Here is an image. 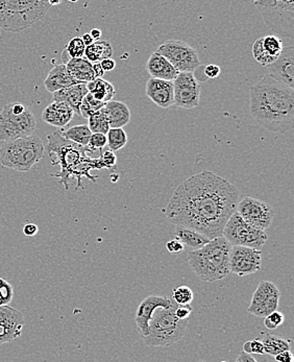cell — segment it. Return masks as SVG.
<instances>
[{
  "instance_id": "3957f363",
  "label": "cell",
  "mask_w": 294,
  "mask_h": 362,
  "mask_svg": "<svg viewBox=\"0 0 294 362\" xmlns=\"http://www.w3.org/2000/svg\"><path fill=\"white\" fill-rule=\"evenodd\" d=\"M48 155L52 160V165H60V173H54V177H60V184L68 190V181L70 177L78 179V187H81V179L88 177L95 182V177H91L90 170H102V164L100 158L91 159L87 153H92L88 146H81L74 142L66 140L61 135V132H54L47 136Z\"/></svg>"
},
{
  "instance_id": "d6a6232c",
  "label": "cell",
  "mask_w": 294,
  "mask_h": 362,
  "mask_svg": "<svg viewBox=\"0 0 294 362\" xmlns=\"http://www.w3.org/2000/svg\"><path fill=\"white\" fill-rule=\"evenodd\" d=\"M262 46L263 49L266 52V54L271 56V58H274V60H276L280 57V54H282L283 48H284L282 40L278 36H274V35L263 37Z\"/></svg>"
},
{
  "instance_id": "7bdbcfd3",
  "label": "cell",
  "mask_w": 294,
  "mask_h": 362,
  "mask_svg": "<svg viewBox=\"0 0 294 362\" xmlns=\"http://www.w3.org/2000/svg\"><path fill=\"white\" fill-rule=\"evenodd\" d=\"M166 249H167L169 253L177 255V254L183 253L185 245L179 239H171V240L166 243Z\"/></svg>"
},
{
  "instance_id": "b9f144b4",
  "label": "cell",
  "mask_w": 294,
  "mask_h": 362,
  "mask_svg": "<svg viewBox=\"0 0 294 362\" xmlns=\"http://www.w3.org/2000/svg\"><path fill=\"white\" fill-rule=\"evenodd\" d=\"M192 313V307L191 305H177L175 306V315L179 320H189Z\"/></svg>"
},
{
  "instance_id": "52a82bcc",
  "label": "cell",
  "mask_w": 294,
  "mask_h": 362,
  "mask_svg": "<svg viewBox=\"0 0 294 362\" xmlns=\"http://www.w3.org/2000/svg\"><path fill=\"white\" fill-rule=\"evenodd\" d=\"M175 303L169 308H158L149 322L148 335L143 339L147 346H169L181 341L187 330L188 320H179L175 315Z\"/></svg>"
},
{
  "instance_id": "c3c4849f",
  "label": "cell",
  "mask_w": 294,
  "mask_h": 362,
  "mask_svg": "<svg viewBox=\"0 0 294 362\" xmlns=\"http://www.w3.org/2000/svg\"><path fill=\"white\" fill-rule=\"evenodd\" d=\"M100 64L102 66V70H104L105 72L112 71V70L115 69L116 67V62L112 58L102 60Z\"/></svg>"
},
{
  "instance_id": "f1b7e54d",
  "label": "cell",
  "mask_w": 294,
  "mask_h": 362,
  "mask_svg": "<svg viewBox=\"0 0 294 362\" xmlns=\"http://www.w3.org/2000/svg\"><path fill=\"white\" fill-rule=\"evenodd\" d=\"M260 341H262L263 346H264L265 354L271 355V356H276L284 351H290V339H282L278 335L262 333Z\"/></svg>"
},
{
  "instance_id": "4fadbf2b",
  "label": "cell",
  "mask_w": 294,
  "mask_h": 362,
  "mask_svg": "<svg viewBox=\"0 0 294 362\" xmlns=\"http://www.w3.org/2000/svg\"><path fill=\"white\" fill-rule=\"evenodd\" d=\"M201 84L192 72H182L173 81L175 106L182 109H194L201 100Z\"/></svg>"
},
{
  "instance_id": "ab89813d",
  "label": "cell",
  "mask_w": 294,
  "mask_h": 362,
  "mask_svg": "<svg viewBox=\"0 0 294 362\" xmlns=\"http://www.w3.org/2000/svg\"><path fill=\"white\" fill-rule=\"evenodd\" d=\"M243 352L247 354H258L264 355V346H263L262 341L260 339H254V341H249L245 342L243 344Z\"/></svg>"
},
{
  "instance_id": "7c38bea8",
  "label": "cell",
  "mask_w": 294,
  "mask_h": 362,
  "mask_svg": "<svg viewBox=\"0 0 294 362\" xmlns=\"http://www.w3.org/2000/svg\"><path fill=\"white\" fill-rule=\"evenodd\" d=\"M236 212L247 223H251L254 227L263 231L269 229L273 225L274 214L273 207L260 199L251 197H243L238 202Z\"/></svg>"
},
{
  "instance_id": "ee69618b",
  "label": "cell",
  "mask_w": 294,
  "mask_h": 362,
  "mask_svg": "<svg viewBox=\"0 0 294 362\" xmlns=\"http://www.w3.org/2000/svg\"><path fill=\"white\" fill-rule=\"evenodd\" d=\"M100 161H102L104 168H113L116 163H117V158L111 151H105L102 158H100Z\"/></svg>"
},
{
  "instance_id": "11a10c76",
  "label": "cell",
  "mask_w": 294,
  "mask_h": 362,
  "mask_svg": "<svg viewBox=\"0 0 294 362\" xmlns=\"http://www.w3.org/2000/svg\"><path fill=\"white\" fill-rule=\"evenodd\" d=\"M50 6H58L61 4V1H49Z\"/></svg>"
},
{
  "instance_id": "8992f818",
  "label": "cell",
  "mask_w": 294,
  "mask_h": 362,
  "mask_svg": "<svg viewBox=\"0 0 294 362\" xmlns=\"http://www.w3.org/2000/svg\"><path fill=\"white\" fill-rule=\"evenodd\" d=\"M43 156L42 140L36 135L4 142L0 148L1 165L21 173L32 170Z\"/></svg>"
},
{
  "instance_id": "30bf717a",
  "label": "cell",
  "mask_w": 294,
  "mask_h": 362,
  "mask_svg": "<svg viewBox=\"0 0 294 362\" xmlns=\"http://www.w3.org/2000/svg\"><path fill=\"white\" fill-rule=\"evenodd\" d=\"M223 237L232 247L261 250L267 241L266 232L247 223L237 212L225 223Z\"/></svg>"
},
{
  "instance_id": "f907efd6",
  "label": "cell",
  "mask_w": 294,
  "mask_h": 362,
  "mask_svg": "<svg viewBox=\"0 0 294 362\" xmlns=\"http://www.w3.org/2000/svg\"><path fill=\"white\" fill-rule=\"evenodd\" d=\"M94 74H95L96 78H102L105 76V71L102 70V66L100 63H95L93 64Z\"/></svg>"
},
{
  "instance_id": "60d3db41",
  "label": "cell",
  "mask_w": 294,
  "mask_h": 362,
  "mask_svg": "<svg viewBox=\"0 0 294 362\" xmlns=\"http://www.w3.org/2000/svg\"><path fill=\"white\" fill-rule=\"evenodd\" d=\"M107 146V135L104 134H92L90 137L88 148L91 149L92 151L95 149H102Z\"/></svg>"
},
{
  "instance_id": "816d5d0a",
  "label": "cell",
  "mask_w": 294,
  "mask_h": 362,
  "mask_svg": "<svg viewBox=\"0 0 294 362\" xmlns=\"http://www.w3.org/2000/svg\"><path fill=\"white\" fill-rule=\"evenodd\" d=\"M89 34L94 41L100 40V37H102V32H100V30H98V28H93V30H92L91 32L89 33Z\"/></svg>"
},
{
  "instance_id": "d6986e66",
  "label": "cell",
  "mask_w": 294,
  "mask_h": 362,
  "mask_svg": "<svg viewBox=\"0 0 294 362\" xmlns=\"http://www.w3.org/2000/svg\"><path fill=\"white\" fill-rule=\"evenodd\" d=\"M146 92V95L158 107L169 109V107L175 106L173 82L151 78L147 81Z\"/></svg>"
},
{
  "instance_id": "836d02e7",
  "label": "cell",
  "mask_w": 294,
  "mask_h": 362,
  "mask_svg": "<svg viewBox=\"0 0 294 362\" xmlns=\"http://www.w3.org/2000/svg\"><path fill=\"white\" fill-rule=\"evenodd\" d=\"M104 106L105 103L95 100L91 94L88 93L83 100L82 105H81V116L84 118H89L96 112L100 111Z\"/></svg>"
},
{
  "instance_id": "4dcf8cb0",
  "label": "cell",
  "mask_w": 294,
  "mask_h": 362,
  "mask_svg": "<svg viewBox=\"0 0 294 362\" xmlns=\"http://www.w3.org/2000/svg\"><path fill=\"white\" fill-rule=\"evenodd\" d=\"M127 144V135L124 129H110L107 134V146L112 153L120 151Z\"/></svg>"
},
{
  "instance_id": "cb8c5ba5",
  "label": "cell",
  "mask_w": 294,
  "mask_h": 362,
  "mask_svg": "<svg viewBox=\"0 0 294 362\" xmlns=\"http://www.w3.org/2000/svg\"><path fill=\"white\" fill-rule=\"evenodd\" d=\"M88 93L89 92H88L87 84H80L54 92L52 93V100L54 102L64 103V104L68 105L71 107L74 114L81 115V105Z\"/></svg>"
},
{
  "instance_id": "6f0895ef",
  "label": "cell",
  "mask_w": 294,
  "mask_h": 362,
  "mask_svg": "<svg viewBox=\"0 0 294 362\" xmlns=\"http://www.w3.org/2000/svg\"><path fill=\"white\" fill-rule=\"evenodd\" d=\"M221 362H227V361H221Z\"/></svg>"
},
{
  "instance_id": "f6af8a7d",
  "label": "cell",
  "mask_w": 294,
  "mask_h": 362,
  "mask_svg": "<svg viewBox=\"0 0 294 362\" xmlns=\"http://www.w3.org/2000/svg\"><path fill=\"white\" fill-rule=\"evenodd\" d=\"M204 74L206 76V80L208 78H215L220 74V67L217 65L204 66Z\"/></svg>"
},
{
  "instance_id": "484cf974",
  "label": "cell",
  "mask_w": 294,
  "mask_h": 362,
  "mask_svg": "<svg viewBox=\"0 0 294 362\" xmlns=\"http://www.w3.org/2000/svg\"><path fill=\"white\" fill-rule=\"evenodd\" d=\"M175 238L179 239L184 245H187L192 251L201 249L211 240L205 235L183 227H175Z\"/></svg>"
},
{
  "instance_id": "d590c367",
  "label": "cell",
  "mask_w": 294,
  "mask_h": 362,
  "mask_svg": "<svg viewBox=\"0 0 294 362\" xmlns=\"http://www.w3.org/2000/svg\"><path fill=\"white\" fill-rule=\"evenodd\" d=\"M193 298L194 295L192 289L185 285L173 288L172 296H171V300L177 305H190Z\"/></svg>"
},
{
  "instance_id": "bcb514c9",
  "label": "cell",
  "mask_w": 294,
  "mask_h": 362,
  "mask_svg": "<svg viewBox=\"0 0 294 362\" xmlns=\"http://www.w3.org/2000/svg\"><path fill=\"white\" fill-rule=\"evenodd\" d=\"M274 362H294V356L291 351H284L274 356Z\"/></svg>"
},
{
  "instance_id": "9c48e42d",
  "label": "cell",
  "mask_w": 294,
  "mask_h": 362,
  "mask_svg": "<svg viewBox=\"0 0 294 362\" xmlns=\"http://www.w3.org/2000/svg\"><path fill=\"white\" fill-rule=\"evenodd\" d=\"M254 4L274 34H280L293 40V0H259Z\"/></svg>"
},
{
  "instance_id": "681fc988",
  "label": "cell",
  "mask_w": 294,
  "mask_h": 362,
  "mask_svg": "<svg viewBox=\"0 0 294 362\" xmlns=\"http://www.w3.org/2000/svg\"><path fill=\"white\" fill-rule=\"evenodd\" d=\"M235 362H258L256 361V359L254 358V357L252 356V355L247 354V353L241 352L240 355H239L238 357H237L236 361Z\"/></svg>"
},
{
  "instance_id": "d4e9b609",
  "label": "cell",
  "mask_w": 294,
  "mask_h": 362,
  "mask_svg": "<svg viewBox=\"0 0 294 362\" xmlns=\"http://www.w3.org/2000/svg\"><path fill=\"white\" fill-rule=\"evenodd\" d=\"M65 66L70 76L78 82L87 84L96 78L93 64L87 59H71Z\"/></svg>"
},
{
  "instance_id": "603a6c76",
  "label": "cell",
  "mask_w": 294,
  "mask_h": 362,
  "mask_svg": "<svg viewBox=\"0 0 294 362\" xmlns=\"http://www.w3.org/2000/svg\"><path fill=\"white\" fill-rule=\"evenodd\" d=\"M102 112L107 117L110 129H122L131 122V111L124 103L116 100L105 103Z\"/></svg>"
},
{
  "instance_id": "9f6ffc18",
  "label": "cell",
  "mask_w": 294,
  "mask_h": 362,
  "mask_svg": "<svg viewBox=\"0 0 294 362\" xmlns=\"http://www.w3.org/2000/svg\"><path fill=\"white\" fill-rule=\"evenodd\" d=\"M197 362H207V361H197Z\"/></svg>"
},
{
  "instance_id": "8d00e7d4",
  "label": "cell",
  "mask_w": 294,
  "mask_h": 362,
  "mask_svg": "<svg viewBox=\"0 0 294 362\" xmlns=\"http://www.w3.org/2000/svg\"><path fill=\"white\" fill-rule=\"evenodd\" d=\"M65 50L71 59L85 58L86 46L80 37L71 39L66 46Z\"/></svg>"
},
{
  "instance_id": "7a4b0ae2",
  "label": "cell",
  "mask_w": 294,
  "mask_h": 362,
  "mask_svg": "<svg viewBox=\"0 0 294 362\" xmlns=\"http://www.w3.org/2000/svg\"><path fill=\"white\" fill-rule=\"evenodd\" d=\"M252 117L265 129L285 134L294 126V89L271 76H263L249 87Z\"/></svg>"
},
{
  "instance_id": "f35d334b",
  "label": "cell",
  "mask_w": 294,
  "mask_h": 362,
  "mask_svg": "<svg viewBox=\"0 0 294 362\" xmlns=\"http://www.w3.org/2000/svg\"><path fill=\"white\" fill-rule=\"evenodd\" d=\"M284 315H283L282 313H280V311L276 310L265 317L264 326L265 328L269 329V330H276V329H278L281 325L284 324Z\"/></svg>"
},
{
  "instance_id": "ac0fdd59",
  "label": "cell",
  "mask_w": 294,
  "mask_h": 362,
  "mask_svg": "<svg viewBox=\"0 0 294 362\" xmlns=\"http://www.w3.org/2000/svg\"><path fill=\"white\" fill-rule=\"evenodd\" d=\"M269 76L281 84L294 88V47L283 48L282 54L269 66Z\"/></svg>"
},
{
  "instance_id": "7dc6e473",
  "label": "cell",
  "mask_w": 294,
  "mask_h": 362,
  "mask_svg": "<svg viewBox=\"0 0 294 362\" xmlns=\"http://www.w3.org/2000/svg\"><path fill=\"white\" fill-rule=\"evenodd\" d=\"M38 226L35 225V223H28V225H25L23 227V234L25 235V236H35V235L38 233Z\"/></svg>"
},
{
  "instance_id": "8fae6325",
  "label": "cell",
  "mask_w": 294,
  "mask_h": 362,
  "mask_svg": "<svg viewBox=\"0 0 294 362\" xmlns=\"http://www.w3.org/2000/svg\"><path fill=\"white\" fill-rule=\"evenodd\" d=\"M158 54L164 57L180 74L192 72L201 67L199 54L194 48L181 40H168L155 50Z\"/></svg>"
},
{
  "instance_id": "6da1fadb",
  "label": "cell",
  "mask_w": 294,
  "mask_h": 362,
  "mask_svg": "<svg viewBox=\"0 0 294 362\" xmlns=\"http://www.w3.org/2000/svg\"><path fill=\"white\" fill-rule=\"evenodd\" d=\"M238 202V189L233 184L205 170L185 180L175 190L165 214L177 227L194 230L212 240L223 236Z\"/></svg>"
},
{
  "instance_id": "277c9868",
  "label": "cell",
  "mask_w": 294,
  "mask_h": 362,
  "mask_svg": "<svg viewBox=\"0 0 294 362\" xmlns=\"http://www.w3.org/2000/svg\"><path fill=\"white\" fill-rule=\"evenodd\" d=\"M232 245L223 236L188 253V262L195 275L205 282H216L229 276Z\"/></svg>"
},
{
  "instance_id": "44dd1931",
  "label": "cell",
  "mask_w": 294,
  "mask_h": 362,
  "mask_svg": "<svg viewBox=\"0 0 294 362\" xmlns=\"http://www.w3.org/2000/svg\"><path fill=\"white\" fill-rule=\"evenodd\" d=\"M74 116V112L68 105L54 102L44 109L42 119L50 126L63 128L71 122Z\"/></svg>"
},
{
  "instance_id": "7402d4cb",
  "label": "cell",
  "mask_w": 294,
  "mask_h": 362,
  "mask_svg": "<svg viewBox=\"0 0 294 362\" xmlns=\"http://www.w3.org/2000/svg\"><path fill=\"white\" fill-rule=\"evenodd\" d=\"M146 70L151 78L173 82L179 76L180 72L173 67L164 57L153 52L146 63Z\"/></svg>"
},
{
  "instance_id": "e0dca14e",
  "label": "cell",
  "mask_w": 294,
  "mask_h": 362,
  "mask_svg": "<svg viewBox=\"0 0 294 362\" xmlns=\"http://www.w3.org/2000/svg\"><path fill=\"white\" fill-rule=\"evenodd\" d=\"M171 298L160 296H148L142 300L136 313L135 322L139 330L142 339H146L149 333V322L153 319V313L158 308H169Z\"/></svg>"
},
{
  "instance_id": "4316f807",
  "label": "cell",
  "mask_w": 294,
  "mask_h": 362,
  "mask_svg": "<svg viewBox=\"0 0 294 362\" xmlns=\"http://www.w3.org/2000/svg\"><path fill=\"white\" fill-rule=\"evenodd\" d=\"M87 89L95 100L105 103V104L111 102L116 94L114 86L104 78H95L92 82L87 83Z\"/></svg>"
},
{
  "instance_id": "e575fe53",
  "label": "cell",
  "mask_w": 294,
  "mask_h": 362,
  "mask_svg": "<svg viewBox=\"0 0 294 362\" xmlns=\"http://www.w3.org/2000/svg\"><path fill=\"white\" fill-rule=\"evenodd\" d=\"M252 54L254 60L262 66H267L269 67V65L273 64L274 61H276L263 49L262 38H259L258 40L254 41V43L252 44Z\"/></svg>"
},
{
  "instance_id": "680465c9",
  "label": "cell",
  "mask_w": 294,
  "mask_h": 362,
  "mask_svg": "<svg viewBox=\"0 0 294 362\" xmlns=\"http://www.w3.org/2000/svg\"><path fill=\"white\" fill-rule=\"evenodd\" d=\"M0 32H1V30H0Z\"/></svg>"
},
{
  "instance_id": "ffe728a7",
  "label": "cell",
  "mask_w": 294,
  "mask_h": 362,
  "mask_svg": "<svg viewBox=\"0 0 294 362\" xmlns=\"http://www.w3.org/2000/svg\"><path fill=\"white\" fill-rule=\"evenodd\" d=\"M80 84H85V83L78 82L76 78H72L66 66L63 64L54 66L44 81L46 90L52 93Z\"/></svg>"
},
{
  "instance_id": "f546056e",
  "label": "cell",
  "mask_w": 294,
  "mask_h": 362,
  "mask_svg": "<svg viewBox=\"0 0 294 362\" xmlns=\"http://www.w3.org/2000/svg\"><path fill=\"white\" fill-rule=\"evenodd\" d=\"M61 135L66 140L74 142V144H78L81 146H88L89 144L90 137L92 133L90 131L89 127L86 124H81V126L72 127L68 129L67 131H60Z\"/></svg>"
},
{
  "instance_id": "1f68e13d",
  "label": "cell",
  "mask_w": 294,
  "mask_h": 362,
  "mask_svg": "<svg viewBox=\"0 0 294 362\" xmlns=\"http://www.w3.org/2000/svg\"><path fill=\"white\" fill-rule=\"evenodd\" d=\"M88 122H89L88 127H89L92 134H104V135H107V132H109V122H107V117L102 113V110L90 116L88 118Z\"/></svg>"
},
{
  "instance_id": "9a60e30c",
  "label": "cell",
  "mask_w": 294,
  "mask_h": 362,
  "mask_svg": "<svg viewBox=\"0 0 294 362\" xmlns=\"http://www.w3.org/2000/svg\"><path fill=\"white\" fill-rule=\"evenodd\" d=\"M262 267L261 250L245 247H232L230 255V272L239 276L252 275L258 273Z\"/></svg>"
},
{
  "instance_id": "ba28073f",
  "label": "cell",
  "mask_w": 294,
  "mask_h": 362,
  "mask_svg": "<svg viewBox=\"0 0 294 362\" xmlns=\"http://www.w3.org/2000/svg\"><path fill=\"white\" fill-rule=\"evenodd\" d=\"M37 122L30 107L11 103L0 112V141L6 142L30 137L36 131Z\"/></svg>"
},
{
  "instance_id": "db71d44e",
  "label": "cell",
  "mask_w": 294,
  "mask_h": 362,
  "mask_svg": "<svg viewBox=\"0 0 294 362\" xmlns=\"http://www.w3.org/2000/svg\"><path fill=\"white\" fill-rule=\"evenodd\" d=\"M119 175H116V173H113V175H111V181L113 182V183H116V182L119 181Z\"/></svg>"
},
{
  "instance_id": "2e32d148",
  "label": "cell",
  "mask_w": 294,
  "mask_h": 362,
  "mask_svg": "<svg viewBox=\"0 0 294 362\" xmlns=\"http://www.w3.org/2000/svg\"><path fill=\"white\" fill-rule=\"evenodd\" d=\"M24 325L25 322L21 311L8 305L0 306V346L19 339Z\"/></svg>"
},
{
  "instance_id": "74e56055",
  "label": "cell",
  "mask_w": 294,
  "mask_h": 362,
  "mask_svg": "<svg viewBox=\"0 0 294 362\" xmlns=\"http://www.w3.org/2000/svg\"><path fill=\"white\" fill-rule=\"evenodd\" d=\"M14 296V288L10 283L0 278V306L8 305Z\"/></svg>"
},
{
  "instance_id": "5bb4252c",
  "label": "cell",
  "mask_w": 294,
  "mask_h": 362,
  "mask_svg": "<svg viewBox=\"0 0 294 362\" xmlns=\"http://www.w3.org/2000/svg\"><path fill=\"white\" fill-rule=\"evenodd\" d=\"M280 298V291L274 283L261 281L252 295L251 305L247 311L256 317H266L278 310Z\"/></svg>"
},
{
  "instance_id": "5b68a950",
  "label": "cell",
  "mask_w": 294,
  "mask_h": 362,
  "mask_svg": "<svg viewBox=\"0 0 294 362\" xmlns=\"http://www.w3.org/2000/svg\"><path fill=\"white\" fill-rule=\"evenodd\" d=\"M50 6L41 0H0V30L20 33L40 21Z\"/></svg>"
},
{
  "instance_id": "83f0119b",
  "label": "cell",
  "mask_w": 294,
  "mask_h": 362,
  "mask_svg": "<svg viewBox=\"0 0 294 362\" xmlns=\"http://www.w3.org/2000/svg\"><path fill=\"white\" fill-rule=\"evenodd\" d=\"M112 56H113V46L107 41H98L86 47L85 59L92 64L100 63L105 59H111Z\"/></svg>"
},
{
  "instance_id": "f5cc1de1",
  "label": "cell",
  "mask_w": 294,
  "mask_h": 362,
  "mask_svg": "<svg viewBox=\"0 0 294 362\" xmlns=\"http://www.w3.org/2000/svg\"><path fill=\"white\" fill-rule=\"evenodd\" d=\"M82 40H83V42H84L86 47H87V46L92 45V44L95 42V41H94L93 39H92V37L90 36L89 33H87V34L83 35Z\"/></svg>"
}]
</instances>
